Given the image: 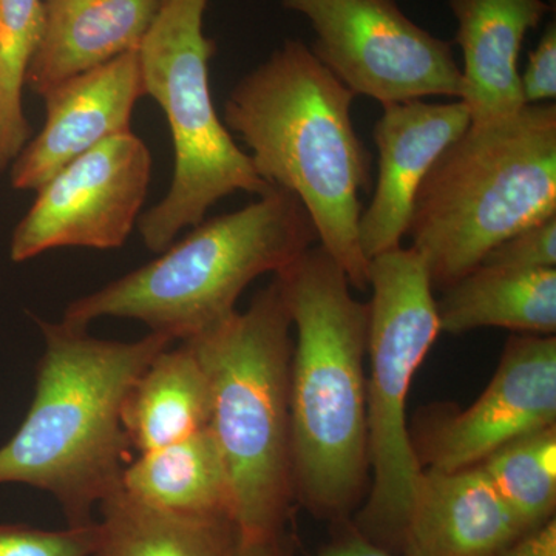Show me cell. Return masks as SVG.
I'll return each instance as SVG.
<instances>
[{
  "label": "cell",
  "mask_w": 556,
  "mask_h": 556,
  "mask_svg": "<svg viewBox=\"0 0 556 556\" xmlns=\"http://www.w3.org/2000/svg\"><path fill=\"white\" fill-rule=\"evenodd\" d=\"M354 100L308 46L287 40L230 91L225 124L251 150L260 177L298 197L318 244L364 291L369 260L358 223L361 192L371 188V153L354 129Z\"/></svg>",
  "instance_id": "1"
},
{
  "label": "cell",
  "mask_w": 556,
  "mask_h": 556,
  "mask_svg": "<svg viewBox=\"0 0 556 556\" xmlns=\"http://www.w3.org/2000/svg\"><path fill=\"white\" fill-rule=\"evenodd\" d=\"M493 556H556L555 518L522 533Z\"/></svg>",
  "instance_id": "26"
},
{
  "label": "cell",
  "mask_w": 556,
  "mask_h": 556,
  "mask_svg": "<svg viewBox=\"0 0 556 556\" xmlns=\"http://www.w3.org/2000/svg\"><path fill=\"white\" fill-rule=\"evenodd\" d=\"M144 97L138 50L58 84L42 97L43 129L13 161V188L38 190L70 161L130 131L135 104Z\"/></svg>",
  "instance_id": "13"
},
{
  "label": "cell",
  "mask_w": 556,
  "mask_h": 556,
  "mask_svg": "<svg viewBox=\"0 0 556 556\" xmlns=\"http://www.w3.org/2000/svg\"><path fill=\"white\" fill-rule=\"evenodd\" d=\"M208 0H163L138 49L146 97L159 102L174 139L169 192L138 219L149 251H166L182 229L204 222L207 208L236 192L263 195L274 186L230 137L208 89L215 42L203 30Z\"/></svg>",
  "instance_id": "7"
},
{
  "label": "cell",
  "mask_w": 556,
  "mask_h": 556,
  "mask_svg": "<svg viewBox=\"0 0 556 556\" xmlns=\"http://www.w3.org/2000/svg\"><path fill=\"white\" fill-rule=\"evenodd\" d=\"M522 533L481 466L455 471L424 468L402 554L493 556Z\"/></svg>",
  "instance_id": "14"
},
{
  "label": "cell",
  "mask_w": 556,
  "mask_h": 556,
  "mask_svg": "<svg viewBox=\"0 0 556 556\" xmlns=\"http://www.w3.org/2000/svg\"><path fill=\"white\" fill-rule=\"evenodd\" d=\"M471 118L463 101L413 100L383 105L375 126L379 177L358 223L368 260L402 247L420 185L439 156L466 134Z\"/></svg>",
  "instance_id": "12"
},
{
  "label": "cell",
  "mask_w": 556,
  "mask_h": 556,
  "mask_svg": "<svg viewBox=\"0 0 556 556\" xmlns=\"http://www.w3.org/2000/svg\"><path fill=\"white\" fill-rule=\"evenodd\" d=\"M464 56V90L471 124L508 118L525 108L518 61L527 33L547 16L544 0H448Z\"/></svg>",
  "instance_id": "15"
},
{
  "label": "cell",
  "mask_w": 556,
  "mask_h": 556,
  "mask_svg": "<svg viewBox=\"0 0 556 556\" xmlns=\"http://www.w3.org/2000/svg\"><path fill=\"white\" fill-rule=\"evenodd\" d=\"M311 556H412L397 554L379 546L375 541L369 540L364 533L358 532L356 527L346 530L342 535L336 538L327 547Z\"/></svg>",
  "instance_id": "27"
},
{
  "label": "cell",
  "mask_w": 556,
  "mask_h": 556,
  "mask_svg": "<svg viewBox=\"0 0 556 556\" xmlns=\"http://www.w3.org/2000/svg\"><path fill=\"white\" fill-rule=\"evenodd\" d=\"M119 486L159 510L233 518L228 470L208 428L166 447L138 453L124 467Z\"/></svg>",
  "instance_id": "19"
},
{
  "label": "cell",
  "mask_w": 556,
  "mask_h": 556,
  "mask_svg": "<svg viewBox=\"0 0 556 556\" xmlns=\"http://www.w3.org/2000/svg\"><path fill=\"white\" fill-rule=\"evenodd\" d=\"M367 427L372 481L358 532L379 546L402 547L424 467L407 426V399L417 368L441 334L434 288L415 248L369 260Z\"/></svg>",
  "instance_id": "8"
},
{
  "label": "cell",
  "mask_w": 556,
  "mask_h": 556,
  "mask_svg": "<svg viewBox=\"0 0 556 556\" xmlns=\"http://www.w3.org/2000/svg\"><path fill=\"white\" fill-rule=\"evenodd\" d=\"M46 25L43 0H0V170L31 137L22 90Z\"/></svg>",
  "instance_id": "22"
},
{
  "label": "cell",
  "mask_w": 556,
  "mask_h": 556,
  "mask_svg": "<svg viewBox=\"0 0 556 556\" xmlns=\"http://www.w3.org/2000/svg\"><path fill=\"white\" fill-rule=\"evenodd\" d=\"M526 105L551 104L556 98V24L548 22L540 42L529 53L525 73H519Z\"/></svg>",
  "instance_id": "25"
},
{
  "label": "cell",
  "mask_w": 556,
  "mask_h": 556,
  "mask_svg": "<svg viewBox=\"0 0 556 556\" xmlns=\"http://www.w3.org/2000/svg\"><path fill=\"white\" fill-rule=\"evenodd\" d=\"M556 217V105H525L470 124L433 164L415 200L412 247L433 288L481 265L497 244Z\"/></svg>",
  "instance_id": "4"
},
{
  "label": "cell",
  "mask_w": 556,
  "mask_h": 556,
  "mask_svg": "<svg viewBox=\"0 0 556 556\" xmlns=\"http://www.w3.org/2000/svg\"><path fill=\"white\" fill-rule=\"evenodd\" d=\"M318 241L298 197L274 186L240 211L201 222L159 258L73 300L62 320L89 328L101 317L134 318L182 342L218 327L263 274H277Z\"/></svg>",
  "instance_id": "6"
},
{
  "label": "cell",
  "mask_w": 556,
  "mask_h": 556,
  "mask_svg": "<svg viewBox=\"0 0 556 556\" xmlns=\"http://www.w3.org/2000/svg\"><path fill=\"white\" fill-rule=\"evenodd\" d=\"M274 276L298 334L289 387L294 500L318 518L345 522L369 479L368 303L353 298L320 244Z\"/></svg>",
  "instance_id": "2"
},
{
  "label": "cell",
  "mask_w": 556,
  "mask_h": 556,
  "mask_svg": "<svg viewBox=\"0 0 556 556\" xmlns=\"http://www.w3.org/2000/svg\"><path fill=\"white\" fill-rule=\"evenodd\" d=\"M163 0H43L46 25L27 73L40 98L73 76L138 50Z\"/></svg>",
  "instance_id": "16"
},
{
  "label": "cell",
  "mask_w": 556,
  "mask_h": 556,
  "mask_svg": "<svg viewBox=\"0 0 556 556\" xmlns=\"http://www.w3.org/2000/svg\"><path fill=\"white\" fill-rule=\"evenodd\" d=\"M276 276L218 327L189 342L211 390L208 431L228 470L241 536L281 535L294 500L291 361L294 340Z\"/></svg>",
  "instance_id": "5"
},
{
  "label": "cell",
  "mask_w": 556,
  "mask_h": 556,
  "mask_svg": "<svg viewBox=\"0 0 556 556\" xmlns=\"http://www.w3.org/2000/svg\"><path fill=\"white\" fill-rule=\"evenodd\" d=\"M94 556H232L240 532L229 515H181L139 503L121 486L98 507Z\"/></svg>",
  "instance_id": "20"
},
{
  "label": "cell",
  "mask_w": 556,
  "mask_h": 556,
  "mask_svg": "<svg viewBox=\"0 0 556 556\" xmlns=\"http://www.w3.org/2000/svg\"><path fill=\"white\" fill-rule=\"evenodd\" d=\"M150 175V150L131 130L70 161L36 190L11 237V260L27 262L58 248L123 247L138 223Z\"/></svg>",
  "instance_id": "10"
},
{
  "label": "cell",
  "mask_w": 556,
  "mask_h": 556,
  "mask_svg": "<svg viewBox=\"0 0 556 556\" xmlns=\"http://www.w3.org/2000/svg\"><path fill=\"white\" fill-rule=\"evenodd\" d=\"M232 556H288L281 535L239 536Z\"/></svg>",
  "instance_id": "28"
},
{
  "label": "cell",
  "mask_w": 556,
  "mask_h": 556,
  "mask_svg": "<svg viewBox=\"0 0 556 556\" xmlns=\"http://www.w3.org/2000/svg\"><path fill=\"white\" fill-rule=\"evenodd\" d=\"M39 325L46 346L35 397L14 437L0 447V485L43 490L58 501L68 526L91 525L126 467L124 399L142 369L175 340L150 332L118 342L64 320Z\"/></svg>",
  "instance_id": "3"
},
{
  "label": "cell",
  "mask_w": 556,
  "mask_h": 556,
  "mask_svg": "<svg viewBox=\"0 0 556 556\" xmlns=\"http://www.w3.org/2000/svg\"><path fill=\"white\" fill-rule=\"evenodd\" d=\"M308 20L311 51L354 94L382 105L460 100L463 72L447 40L409 20L394 0H281Z\"/></svg>",
  "instance_id": "9"
},
{
  "label": "cell",
  "mask_w": 556,
  "mask_h": 556,
  "mask_svg": "<svg viewBox=\"0 0 556 556\" xmlns=\"http://www.w3.org/2000/svg\"><path fill=\"white\" fill-rule=\"evenodd\" d=\"M479 466L522 532L555 518L556 426L515 439Z\"/></svg>",
  "instance_id": "21"
},
{
  "label": "cell",
  "mask_w": 556,
  "mask_h": 556,
  "mask_svg": "<svg viewBox=\"0 0 556 556\" xmlns=\"http://www.w3.org/2000/svg\"><path fill=\"white\" fill-rule=\"evenodd\" d=\"M556 426V338L508 339L495 376L466 409L441 408L413 439L420 466L455 471L479 466L515 439Z\"/></svg>",
  "instance_id": "11"
},
{
  "label": "cell",
  "mask_w": 556,
  "mask_h": 556,
  "mask_svg": "<svg viewBox=\"0 0 556 556\" xmlns=\"http://www.w3.org/2000/svg\"><path fill=\"white\" fill-rule=\"evenodd\" d=\"M211 390L189 342L161 351L131 383L121 409L129 447L138 453L166 447L206 430Z\"/></svg>",
  "instance_id": "17"
},
{
  "label": "cell",
  "mask_w": 556,
  "mask_h": 556,
  "mask_svg": "<svg viewBox=\"0 0 556 556\" xmlns=\"http://www.w3.org/2000/svg\"><path fill=\"white\" fill-rule=\"evenodd\" d=\"M479 266L510 270L556 269V217L530 226L497 244Z\"/></svg>",
  "instance_id": "24"
},
{
  "label": "cell",
  "mask_w": 556,
  "mask_h": 556,
  "mask_svg": "<svg viewBox=\"0 0 556 556\" xmlns=\"http://www.w3.org/2000/svg\"><path fill=\"white\" fill-rule=\"evenodd\" d=\"M439 327L447 334L506 328L518 334L555 336L556 269H477L442 289Z\"/></svg>",
  "instance_id": "18"
},
{
  "label": "cell",
  "mask_w": 556,
  "mask_h": 556,
  "mask_svg": "<svg viewBox=\"0 0 556 556\" xmlns=\"http://www.w3.org/2000/svg\"><path fill=\"white\" fill-rule=\"evenodd\" d=\"M98 522L46 530L25 525H0V556H94Z\"/></svg>",
  "instance_id": "23"
}]
</instances>
